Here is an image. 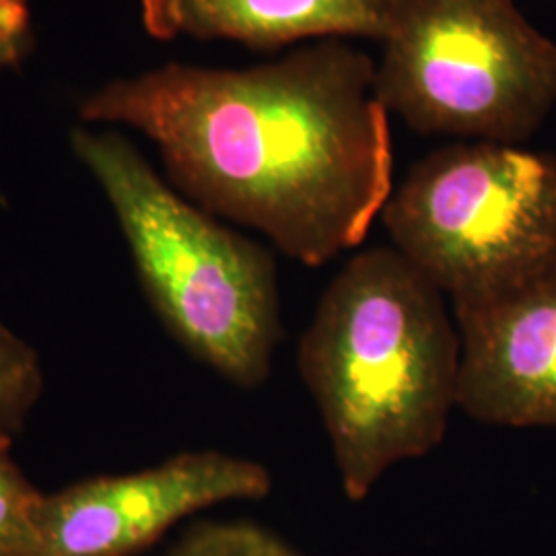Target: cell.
I'll list each match as a JSON object with an SVG mask.
<instances>
[{
  "label": "cell",
  "instance_id": "1",
  "mask_svg": "<svg viewBox=\"0 0 556 556\" xmlns=\"http://www.w3.org/2000/svg\"><path fill=\"white\" fill-rule=\"evenodd\" d=\"M80 118L137 128L186 199L312 268L361 245L394 190L376 60L346 40L243 71L169 62L101 87Z\"/></svg>",
  "mask_w": 556,
  "mask_h": 556
},
{
  "label": "cell",
  "instance_id": "2",
  "mask_svg": "<svg viewBox=\"0 0 556 556\" xmlns=\"http://www.w3.org/2000/svg\"><path fill=\"white\" fill-rule=\"evenodd\" d=\"M462 342L445 295L396 248L355 254L330 280L298 344L344 497L431 454L457 408Z\"/></svg>",
  "mask_w": 556,
  "mask_h": 556
},
{
  "label": "cell",
  "instance_id": "3",
  "mask_svg": "<svg viewBox=\"0 0 556 556\" xmlns=\"http://www.w3.org/2000/svg\"><path fill=\"white\" fill-rule=\"evenodd\" d=\"M71 144L110 202L167 332L225 381L264 386L282 337L273 252L179 194L118 132L77 128Z\"/></svg>",
  "mask_w": 556,
  "mask_h": 556
},
{
  "label": "cell",
  "instance_id": "4",
  "mask_svg": "<svg viewBox=\"0 0 556 556\" xmlns=\"http://www.w3.org/2000/svg\"><path fill=\"white\" fill-rule=\"evenodd\" d=\"M376 96L425 137L532 139L556 105V43L516 0H378Z\"/></svg>",
  "mask_w": 556,
  "mask_h": 556
},
{
  "label": "cell",
  "instance_id": "5",
  "mask_svg": "<svg viewBox=\"0 0 556 556\" xmlns=\"http://www.w3.org/2000/svg\"><path fill=\"white\" fill-rule=\"evenodd\" d=\"M397 252L452 305L556 266V155L466 140L418 160L381 211Z\"/></svg>",
  "mask_w": 556,
  "mask_h": 556
},
{
  "label": "cell",
  "instance_id": "6",
  "mask_svg": "<svg viewBox=\"0 0 556 556\" xmlns=\"http://www.w3.org/2000/svg\"><path fill=\"white\" fill-rule=\"evenodd\" d=\"M270 491L266 466L217 450L80 480L41 498L36 556H135L186 517L220 503L262 501Z\"/></svg>",
  "mask_w": 556,
  "mask_h": 556
},
{
  "label": "cell",
  "instance_id": "7",
  "mask_svg": "<svg viewBox=\"0 0 556 556\" xmlns=\"http://www.w3.org/2000/svg\"><path fill=\"white\" fill-rule=\"evenodd\" d=\"M452 307L457 408L484 425L556 429V266L509 293Z\"/></svg>",
  "mask_w": 556,
  "mask_h": 556
},
{
  "label": "cell",
  "instance_id": "8",
  "mask_svg": "<svg viewBox=\"0 0 556 556\" xmlns=\"http://www.w3.org/2000/svg\"><path fill=\"white\" fill-rule=\"evenodd\" d=\"M157 40H229L275 52L307 40H381L378 0H140Z\"/></svg>",
  "mask_w": 556,
  "mask_h": 556
},
{
  "label": "cell",
  "instance_id": "9",
  "mask_svg": "<svg viewBox=\"0 0 556 556\" xmlns=\"http://www.w3.org/2000/svg\"><path fill=\"white\" fill-rule=\"evenodd\" d=\"M43 388L38 353L0 321V450H9Z\"/></svg>",
  "mask_w": 556,
  "mask_h": 556
},
{
  "label": "cell",
  "instance_id": "10",
  "mask_svg": "<svg viewBox=\"0 0 556 556\" xmlns=\"http://www.w3.org/2000/svg\"><path fill=\"white\" fill-rule=\"evenodd\" d=\"M160 556H305L254 521H200Z\"/></svg>",
  "mask_w": 556,
  "mask_h": 556
},
{
  "label": "cell",
  "instance_id": "11",
  "mask_svg": "<svg viewBox=\"0 0 556 556\" xmlns=\"http://www.w3.org/2000/svg\"><path fill=\"white\" fill-rule=\"evenodd\" d=\"M40 493L0 450V556H36Z\"/></svg>",
  "mask_w": 556,
  "mask_h": 556
},
{
  "label": "cell",
  "instance_id": "12",
  "mask_svg": "<svg viewBox=\"0 0 556 556\" xmlns=\"http://www.w3.org/2000/svg\"><path fill=\"white\" fill-rule=\"evenodd\" d=\"M34 46L31 0H0V73L20 66Z\"/></svg>",
  "mask_w": 556,
  "mask_h": 556
}]
</instances>
